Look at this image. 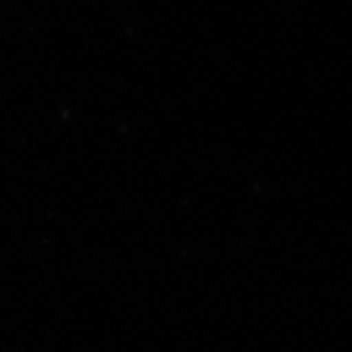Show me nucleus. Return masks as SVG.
Returning <instances> with one entry per match:
<instances>
[]
</instances>
